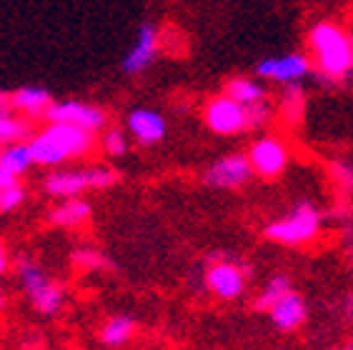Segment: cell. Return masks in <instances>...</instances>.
<instances>
[{"label":"cell","mask_w":353,"mask_h":350,"mask_svg":"<svg viewBox=\"0 0 353 350\" xmlns=\"http://www.w3.org/2000/svg\"><path fill=\"white\" fill-rule=\"evenodd\" d=\"M291 278L283 276V273H279V276H273L268 283L263 285V290L259 293V298H256V310H263V313H268V308H271L276 300H279L281 296H285L288 290H291Z\"/></svg>","instance_id":"cell-22"},{"label":"cell","mask_w":353,"mask_h":350,"mask_svg":"<svg viewBox=\"0 0 353 350\" xmlns=\"http://www.w3.org/2000/svg\"><path fill=\"white\" fill-rule=\"evenodd\" d=\"M88 218H90V203L81 196L63 198L61 205H55V208L48 213L50 225H58V228H78V225H83Z\"/></svg>","instance_id":"cell-16"},{"label":"cell","mask_w":353,"mask_h":350,"mask_svg":"<svg viewBox=\"0 0 353 350\" xmlns=\"http://www.w3.org/2000/svg\"><path fill=\"white\" fill-rule=\"evenodd\" d=\"M10 98H13L15 113L26 115L28 121H46V113L53 103V95L41 85H23L10 93Z\"/></svg>","instance_id":"cell-15"},{"label":"cell","mask_w":353,"mask_h":350,"mask_svg":"<svg viewBox=\"0 0 353 350\" xmlns=\"http://www.w3.org/2000/svg\"><path fill=\"white\" fill-rule=\"evenodd\" d=\"M311 61L326 81H343L353 70V41L333 23H319L308 33Z\"/></svg>","instance_id":"cell-2"},{"label":"cell","mask_w":353,"mask_h":350,"mask_svg":"<svg viewBox=\"0 0 353 350\" xmlns=\"http://www.w3.org/2000/svg\"><path fill=\"white\" fill-rule=\"evenodd\" d=\"M15 270H18V280H21L23 293L28 296L35 313H41L46 318L58 316L63 305H65V288L61 283H55L53 278H48L46 270L28 256L18 258Z\"/></svg>","instance_id":"cell-3"},{"label":"cell","mask_w":353,"mask_h":350,"mask_svg":"<svg viewBox=\"0 0 353 350\" xmlns=\"http://www.w3.org/2000/svg\"><path fill=\"white\" fill-rule=\"evenodd\" d=\"M8 305V298H6V293H3V290H0V310L6 308Z\"/></svg>","instance_id":"cell-31"},{"label":"cell","mask_w":353,"mask_h":350,"mask_svg":"<svg viewBox=\"0 0 353 350\" xmlns=\"http://www.w3.org/2000/svg\"><path fill=\"white\" fill-rule=\"evenodd\" d=\"M303 110H306V93L301 83H285L279 95V118L288 128H296L301 125Z\"/></svg>","instance_id":"cell-17"},{"label":"cell","mask_w":353,"mask_h":350,"mask_svg":"<svg viewBox=\"0 0 353 350\" xmlns=\"http://www.w3.org/2000/svg\"><path fill=\"white\" fill-rule=\"evenodd\" d=\"M30 165H35V158L28 141H15L8 143V145H0V168L3 170L21 178L23 173H28Z\"/></svg>","instance_id":"cell-19"},{"label":"cell","mask_w":353,"mask_h":350,"mask_svg":"<svg viewBox=\"0 0 353 350\" xmlns=\"http://www.w3.org/2000/svg\"><path fill=\"white\" fill-rule=\"evenodd\" d=\"M313 70V61L303 53H288L276 55V58H265L256 65V75L261 81L268 83H301Z\"/></svg>","instance_id":"cell-11"},{"label":"cell","mask_w":353,"mask_h":350,"mask_svg":"<svg viewBox=\"0 0 353 350\" xmlns=\"http://www.w3.org/2000/svg\"><path fill=\"white\" fill-rule=\"evenodd\" d=\"M8 265H10V258H8V250H6V245L0 243V276L8 270Z\"/></svg>","instance_id":"cell-30"},{"label":"cell","mask_w":353,"mask_h":350,"mask_svg":"<svg viewBox=\"0 0 353 350\" xmlns=\"http://www.w3.org/2000/svg\"><path fill=\"white\" fill-rule=\"evenodd\" d=\"M248 268L225 256H213L205 268V288L211 290L218 300H236L243 296Z\"/></svg>","instance_id":"cell-6"},{"label":"cell","mask_w":353,"mask_h":350,"mask_svg":"<svg viewBox=\"0 0 353 350\" xmlns=\"http://www.w3.org/2000/svg\"><path fill=\"white\" fill-rule=\"evenodd\" d=\"M33 135V128H30V121L26 115L15 113H0V145H8V143L15 141H28Z\"/></svg>","instance_id":"cell-20"},{"label":"cell","mask_w":353,"mask_h":350,"mask_svg":"<svg viewBox=\"0 0 353 350\" xmlns=\"http://www.w3.org/2000/svg\"><path fill=\"white\" fill-rule=\"evenodd\" d=\"M118 183V170L108 165L81 170H53L43 181V188L50 198H75L88 190H105Z\"/></svg>","instance_id":"cell-5"},{"label":"cell","mask_w":353,"mask_h":350,"mask_svg":"<svg viewBox=\"0 0 353 350\" xmlns=\"http://www.w3.org/2000/svg\"><path fill=\"white\" fill-rule=\"evenodd\" d=\"M321 225H323V218H321L319 208L313 203L303 200L288 216L268 223L263 236L271 243L285 245V248H299V245H306V243H313L319 238Z\"/></svg>","instance_id":"cell-4"},{"label":"cell","mask_w":353,"mask_h":350,"mask_svg":"<svg viewBox=\"0 0 353 350\" xmlns=\"http://www.w3.org/2000/svg\"><path fill=\"white\" fill-rule=\"evenodd\" d=\"M245 108V128H265L268 123L273 121V105L265 98H261V101L251 103V105H243Z\"/></svg>","instance_id":"cell-24"},{"label":"cell","mask_w":353,"mask_h":350,"mask_svg":"<svg viewBox=\"0 0 353 350\" xmlns=\"http://www.w3.org/2000/svg\"><path fill=\"white\" fill-rule=\"evenodd\" d=\"M98 145H101V150L108 158H123V155L128 153V138L118 128H103Z\"/></svg>","instance_id":"cell-23"},{"label":"cell","mask_w":353,"mask_h":350,"mask_svg":"<svg viewBox=\"0 0 353 350\" xmlns=\"http://www.w3.org/2000/svg\"><path fill=\"white\" fill-rule=\"evenodd\" d=\"M251 178H253V165L248 161V155H241V153L223 155V158L213 161L203 170V183L208 188H216V190L243 188Z\"/></svg>","instance_id":"cell-9"},{"label":"cell","mask_w":353,"mask_h":350,"mask_svg":"<svg viewBox=\"0 0 353 350\" xmlns=\"http://www.w3.org/2000/svg\"><path fill=\"white\" fill-rule=\"evenodd\" d=\"M13 183H21V178L13 173H8V170L0 168V188H6V185H13Z\"/></svg>","instance_id":"cell-28"},{"label":"cell","mask_w":353,"mask_h":350,"mask_svg":"<svg viewBox=\"0 0 353 350\" xmlns=\"http://www.w3.org/2000/svg\"><path fill=\"white\" fill-rule=\"evenodd\" d=\"M125 125H128V133L133 135L141 145H156V143L163 141L165 133H168L165 118L150 108H136L128 115Z\"/></svg>","instance_id":"cell-14"},{"label":"cell","mask_w":353,"mask_h":350,"mask_svg":"<svg viewBox=\"0 0 353 350\" xmlns=\"http://www.w3.org/2000/svg\"><path fill=\"white\" fill-rule=\"evenodd\" d=\"M26 203V188L21 183H13V185H6L0 188V213H13Z\"/></svg>","instance_id":"cell-26"},{"label":"cell","mask_w":353,"mask_h":350,"mask_svg":"<svg viewBox=\"0 0 353 350\" xmlns=\"http://www.w3.org/2000/svg\"><path fill=\"white\" fill-rule=\"evenodd\" d=\"M268 316H271V323L281 330V333H293V330H299L301 325L306 323L308 318V308H306V300L301 293L296 290H288L285 296H281L276 303L268 308Z\"/></svg>","instance_id":"cell-13"},{"label":"cell","mask_w":353,"mask_h":350,"mask_svg":"<svg viewBox=\"0 0 353 350\" xmlns=\"http://www.w3.org/2000/svg\"><path fill=\"white\" fill-rule=\"evenodd\" d=\"M158 48H161V33L153 21H145L136 33V41L130 45V50L123 58V73L125 75H138L143 70H148L150 63L156 61Z\"/></svg>","instance_id":"cell-12"},{"label":"cell","mask_w":353,"mask_h":350,"mask_svg":"<svg viewBox=\"0 0 353 350\" xmlns=\"http://www.w3.org/2000/svg\"><path fill=\"white\" fill-rule=\"evenodd\" d=\"M288 145L279 135H263L253 143L248 150V161L253 165V175H259L263 181H276L279 175H283L285 165H288Z\"/></svg>","instance_id":"cell-7"},{"label":"cell","mask_w":353,"mask_h":350,"mask_svg":"<svg viewBox=\"0 0 353 350\" xmlns=\"http://www.w3.org/2000/svg\"><path fill=\"white\" fill-rule=\"evenodd\" d=\"M70 260H73V265L78 270H103V268H108V265H110L108 258L103 256L101 250H95V248H78V250H73Z\"/></svg>","instance_id":"cell-25"},{"label":"cell","mask_w":353,"mask_h":350,"mask_svg":"<svg viewBox=\"0 0 353 350\" xmlns=\"http://www.w3.org/2000/svg\"><path fill=\"white\" fill-rule=\"evenodd\" d=\"M35 165H63L68 161H81L95 150V133L70 123H50L28 138Z\"/></svg>","instance_id":"cell-1"},{"label":"cell","mask_w":353,"mask_h":350,"mask_svg":"<svg viewBox=\"0 0 353 350\" xmlns=\"http://www.w3.org/2000/svg\"><path fill=\"white\" fill-rule=\"evenodd\" d=\"M13 108V98H10V93H3L0 90V113H10Z\"/></svg>","instance_id":"cell-29"},{"label":"cell","mask_w":353,"mask_h":350,"mask_svg":"<svg viewBox=\"0 0 353 350\" xmlns=\"http://www.w3.org/2000/svg\"><path fill=\"white\" fill-rule=\"evenodd\" d=\"M203 118L205 125L216 135H238L248 130L245 128V108L228 93L216 95L205 103Z\"/></svg>","instance_id":"cell-10"},{"label":"cell","mask_w":353,"mask_h":350,"mask_svg":"<svg viewBox=\"0 0 353 350\" xmlns=\"http://www.w3.org/2000/svg\"><path fill=\"white\" fill-rule=\"evenodd\" d=\"M136 330L138 323L130 316H113L103 323L98 338H101V343L105 348H123V345H128L136 338Z\"/></svg>","instance_id":"cell-18"},{"label":"cell","mask_w":353,"mask_h":350,"mask_svg":"<svg viewBox=\"0 0 353 350\" xmlns=\"http://www.w3.org/2000/svg\"><path fill=\"white\" fill-rule=\"evenodd\" d=\"M46 121L70 123V125L85 128L90 133H101L103 128H108V113L85 101H58V103L53 101L46 113Z\"/></svg>","instance_id":"cell-8"},{"label":"cell","mask_w":353,"mask_h":350,"mask_svg":"<svg viewBox=\"0 0 353 350\" xmlns=\"http://www.w3.org/2000/svg\"><path fill=\"white\" fill-rule=\"evenodd\" d=\"M225 93L231 95V98H236L241 105H251V103L265 98V88L259 81L241 75V78H231V81L225 83Z\"/></svg>","instance_id":"cell-21"},{"label":"cell","mask_w":353,"mask_h":350,"mask_svg":"<svg viewBox=\"0 0 353 350\" xmlns=\"http://www.w3.org/2000/svg\"><path fill=\"white\" fill-rule=\"evenodd\" d=\"M331 175H333V181L339 183L341 188L353 196V165H351V163H343V161L331 163Z\"/></svg>","instance_id":"cell-27"}]
</instances>
